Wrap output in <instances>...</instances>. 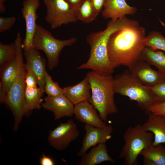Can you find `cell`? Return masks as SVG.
<instances>
[{
    "label": "cell",
    "instance_id": "1",
    "mask_svg": "<svg viewBox=\"0 0 165 165\" xmlns=\"http://www.w3.org/2000/svg\"><path fill=\"white\" fill-rule=\"evenodd\" d=\"M138 26L137 21L125 16L116 20H111L103 30L90 33L86 38L90 49L89 57L86 62L77 69H90L103 75H112L115 68L109 59L107 49L110 36L118 31Z\"/></svg>",
    "mask_w": 165,
    "mask_h": 165
},
{
    "label": "cell",
    "instance_id": "2",
    "mask_svg": "<svg viewBox=\"0 0 165 165\" xmlns=\"http://www.w3.org/2000/svg\"><path fill=\"white\" fill-rule=\"evenodd\" d=\"M145 29L140 26L116 31L110 36L108 44L109 59L115 68L120 66L128 70L140 60L146 47Z\"/></svg>",
    "mask_w": 165,
    "mask_h": 165
},
{
    "label": "cell",
    "instance_id": "3",
    "mask_svg": "<svg viewBox=\"0 0 165 165\" xmlns=\"http://www.w3.org/2000/svg\"><path fill=\"white\" fill-rule=\"evenodd\" d=\"M86 76L92 93L89 102L98 111L102 120L105 122L108 116L118 112L114 100V77L112 75H103L92 71L87 73Z\"/></svg>",
    "mask_w": 165,
    "mask_h": 165
},
{
    "label": "cell",
    "instance_id": "4",
    "mask_svg": "<svg viewBox=\"0 0 165 165\" xmlns=\"http://www.w3.org/2000/svg\"><path fill=\"white\" fill-rule=\"evenodd\" d=\"M115 94L128 97L136 101L138 106L147 115L151 114L150 107L155 103L149 87L141 83L128 69L113 78Z\"/></svg>",
    "mask_w": 165,
    "mask_h": 165
},
{
    "label": "cell",
    "instance_id": "5",
    "mask_svg": "<svg viewBox=\"0 0 165 165\" xmlns=\"http://www.w3.org/2000/svg\"><path fill=\"white\" fill-rule=\"evenodd\" d=\"M16 54L18 60V68L16 76L8 92L5 104L13 114L14 118L13 130L16 131L22 119L25 116V91L26 69L23 58L22 43H15Z\"/></svg>",
    "mask_w": 165,
    "mask_h": 165
},
{
    "label": "cell",
    "instance_id": "6",
    "mask_svg": "<svg viewBox=\"0 0 165 165\" xmlns=\"http://www.w3.org/2000/svg\"><path fill=\"white\" fill-rule=\"evenodd\" d=\"M125 144L118 158L124 159L125 165H138V157L144 149L152 145L153 133L145 130L142 125L129 127L123 136Z\"/></svg>",
    "mask_w": 165,
    "mask_h": 165
},
{
    "label": "cell",
    "instance_id": "7",
    "mask_svg": "<svg viewBox=\"0 0 165 165\" xmlns=\"http://www.w3.org/2000/svg\"><path fill=\"white\" fill-rule=\"evenodd\" d=\"M76 40L75 37L64 40L57 39L48 30L37 24L32 44L34 48L44 52L47 58L49 70L50 71L58 65L59 55L63 48L72 46Z\"/></svg>",
    "mask_w": 165,
    "mask_h": 165
},
{
    "label": "cell",
    "instance_id": "8",
    "mask_svg": "<svg viewBox=\"0 0 165 165\" xmlns=\"http://www.w3.org/2000/svg\"><path fill=\"white\" fill-rule=\"evenodd\" d=\"M43 2L46 9L45 19L51 29L78 21L76 11L67 0H43Z\"/></svg>",
    "mask_w": 165,
    "mask_h": 165
},
{
    "label": "cell",
    "instance_id": "9",
    "mask_svg": "<svg viewBox=\"0 0 165 165\" xmlns=\"http://www.w3.org/2000/svg\"><path fill=\"white\" fill-rule=\"evenodd\" d=\"M76 124L72 119L64 123H61L53 130L50 131L48 141L50 145L57 150L67 148L71 143L79 135Z\"/></svg>",
    "mask_w": 165,
    "mask_h": 165
},
{
    "label": "cell",
    "instance_id": "10",
    "mask_svg": "<svg viewBox=\"0 0 165 165\" xmlns=\"http://www.w3.org/2000/svg\"><path fill=\"white\" fill-rule=\"evenodd\" d=\"M40 0H24L21 9L22 16L24 19L26 26L25 38L22 42L24 52L33 48L32 41L37 24L38 16L37 11L39 7Z\"/></svg>",
    "mask_w": 165,
    "mask_h": 165
},
{
    "label": "cell",
    "instance_id": "11",
    "mask_svg": "<svg viewBox=\"0 0 165 165\" xmlns=\"http://www.w3.org/2000/svg\"><path fill=\"white\" fill-rule=\"evenodd\" d=\"M84 129L86 134L82 140V147L77 153L78 156L80 157L85 154L91 147L105 143L111 138L113 130V127L111 125L99 128L85 124Z\"/></svg>",
    "mask_w": 165,
    "mask_h": 165
},
{
    "label": "cell",
    "instance_id": "12",
    "mask_svg": "<svg viewBox=\"0 0 165 165\" xmlns=\"http://www.w3.org/2000/svg\"><path fill=\"white\" fill-rule=\"evenodd\" d=\"M129 70L141 83L148 87L165 82V74L153 70L150 64L143 61L136 62Z\"/></svg>",
    "mask_w": 165,
    "mask_h": 165
},
{
    "label": "cell",
    "instance_id": "13",
    "mask_svg": "<svg viewBox=\"0 0 165 165\" xmlns=\"http://www.w3.org/2000/svg\"><path fill=\"white\" fill-rule=\"evenodd\" d=\"M42 107L52 112L55 120L74 115V105L64 95L57 96H47Z\"/></svg>",
    "mask_w": 165,
    "mask_h": 165
},
{
    "label": "cell",
    "instance_id": "14",
    "mask_svg": "<svg viewBox=\"0 0 165 165\" xmlns=\"http://www.w3.org/2000/svg\"><path fill=\"white\" fill-rule=\"evenodd\" d=\"M24 54L26 60L25 64V69L31 70L35 75L38 85L43 93L45 92V76L46 61L39 52L34 48L30 49Z\"/></svg>",
    "mask_w": 165,
    "mask_h": 165
},
{
    "label": "cell",
    "instance_id": "15",
    "mask_svg": "<svg viewBox=\"0 0 165 165\" xmlns=\"http://www.w3.org/2000/svg\"><path fill=\"white\" fill-rule=\"evenodd\" d=\"M96 110L89 101H85L74 105V115L77 120L85 124L99 128L105 127L107 125Z\"/></svg>",
    "mask_w": 165,
    "mask_h": 165
},
{
    "label": "cell",
    "instance_id": "16",
    "mask_svg": "<svg viewBox=\"0 0 165 165\" xmlns=\"http://www.w3.org/2000/svg\"><path fill=\"white\" fill-rule=\"evenodd\" d=\"M103 9L102 16L112 20L126 15H133L137 10L136 7L129 5L125 0H107Z\"/></svg>",
    "mask_w": 165,
    "mask_h": 165
},
{
    "label": "cell",
    "instance_id": "17",
    "mask_svg": "<svg viewBox=\"0 0 165 165\" xmlns=\"http://www.w3.org/2000/svg\"><path fill=\"white\" fill-rule=\"evenodd\" d=\"M148 116L142 126L145 130L153 133L152 145L165 144V116L152 113Z\"/></svg>",
    "mask_w": 165,
    "mask_h": 165
},
{
    "label": "cell",
    "instance_id": "18",
    "mask_svg": "<svg viewBox=\"0 0 165 165\" xmlns=\"http://www.w3.org/2000/svg\"><path fill=\"white\" fill-rule=\"evenodd\" d=\"M63 89L64 94L74 105L83 102L89 101L90 99V87L86 76L78 84Z\"/></svg>",
    "mask_w": 165,
    "mask_h": 165
},
{
    "label": "cell",
    "instance_id": "19",
    "mask_svg": "<svg viewBox=\"0 0 165 165\" xmlns=\"http://www.w3.org/2000/svg\"><path fill=\"white\" fill-rule=\"evenodd\" d=\"M18 68V60L16 54L14 60L0 68V94L2 96H7L16 76Z\"/></svg>",
    "mask_w": 165,
    "mask_h": 165
},
{
    "label": "cell",
    "instance_id": "20",
    "mask_svg": "<svg viewBox=\"0 0 165 165\" xmlns=\"http://www.w3.org/2000/svg\"><path fill=\"white\" fill-rule=\"evenodd\" d=\"M79 165H96L105 161L114 163L108 153L105 143L97 145L81 157Z\"/></svg>",
    "mask_w": 165,
    "mask_h": 165
},
{
    "label": "cell",
    "instance_id": "21",
    "mask_svg": "<svg viewBox=\"0 0 165 165\" xmlns=\"http://www.w3.org/2000/svg\"><path fill=\"white\" fill-rule=\"evenodd\" d=\"M38 87L31 88L26 86L25 91V116L28 115L34 109H39L42 107L43 95Z\"/></svg>",
    "mask_w": 165,
    "mask_h": 165
},
{
    "label": "cell",
    "instance_id": "22",
    "mask_svg": "<svg viewBox=\"0 0 165 165\" xmlns=\"http://www.w3.org/2000/svg\"><path fill=\"white\" fill-rule=\"evenodd\" d=\"M140 60L155 66L159 71L165 74V53L164 52L146 47L141 54Z\"/></svg>",
    "mask_w": 165,
    "mask_h": 165
},
{
    "label": "cell",
    "instance_id": "23",
    "mask_svg": "<svg viewBox=\"0 0 165 165\" xmlns=\"http://www.w3.org/2000/svg\"><path fill=\"white\" fill-rule=\"evenodd\" d=\"M140 154L144 159L151 161L154 165H165V147L161 144L148 147Z\"/></svg>",
    "mask_w": 165,
    "mask_h": 165
},
{
    "label": "cell",
    "instance_id": "24",
    "mask_svg": "<svg viewBox=\"0 0 165 165\" xmlns=\"http://www.w3.org/2000/svg\"><path fill=\"white\" fill-rule=\"evenodd\" d=\"M76 12L78 20L85 23L94 21L98 15L94 9L90 0H84Z\"/></svg>",
    "mask_w": 165,
    "mask_h": 165
},
{
    "label": "cell",
    "instance_id": "25",
    "mask_svg": "<svg viewBox=\"0 0 165 165\" xmlns=\"http://www.w3.org/2000/svg\"><path fill=\"white\" fill-rule=\"evenodd\" d=\"M16 56L14 42L8 44L0 42V68L14 60Z\"/></svg>",
    "mask_w": 165,
    "mask_h": 165
},
{
    "label": "cell",
    "instance_id": "26",
    "mask_svg": "<svg viewBox=\"0 0 165 165\" xmlns=\"http://www.w3.org/2000/svg\"><path fill=\"white\" fill-rule=\"evenodd\" d=\"M145 44L146 47L165 52V37L159 31L150 32L146 36Z\"/></svg>",
    "mask_w": 165,
    "mask_h": 165
},
{
    "label": "cell",
    "instance_id": "27",
    "mask_svg": "<svg viewBox=\"0 0 165 165\" xmlns=\"http://www.w3.org/2000/svg\"><path fill=\"white\" fill-rule=\"evenodd\" d=\"M44 92L49 96H57L64 94V90L58 83L54 81L46 71L45 76Z\"/></svg>",
    "mask_w": 165,
    "mask_h": 165
},
{
    "label": "cell",
    "instance_id": "28",
    "mask_svg": "<svg viewBox=\"0 0 165 165\" xmlns=\"http://www.w3.org/2000/svg\"><path fill=\"white\" fill-rule=\"evenodd\" d=\"M149 87L155 103L165 101V82Z\"/></svg>",
    "mask_w": 165,
    "mask_h": 165
},
{
    "label": "cell",
    "instance_id": "29",
    "mask_svg": "<svg viewBox=\"0 0 165 165\" xmlns=\"http://www.w3.org/2000/svg\"><path fill=\"white\" fill-rule=\"evenodd\" d=\"M16 21V18L13 16L0 17V32L2 33L10 29Z\"/></svg>",
    "mask_w": 165,
    "mask_h": 165
},
{
    "label": "cell",
    "instance_id": "30",
    "mask_svg": "<svg viewBox=\"0 0 165 165\" xmlns=\"http://www.w3.org/2000/svg\"><path fill=\"white\" fill-rule=\"evenodd\" d=\"M25 80L26 86L31 88L38 87V81L36 77L31 70H26Z\"/></svg>",
    "mask_w": 165,
    "mask_h": 165
},
{
    "label": "cell",
    "instance_id": "31",
    "mask_svg": "<svg viewBox=\"0 0 165 165\" xmlns=\"http://www.w3.org/2000/svg\"><path fill=\"white\" fill-rule=\"evenodd\" d=\"M151 113L165 116V101L154 104L150 108Z\"/></svg>",
    "mask_w": 165,
    "mask_h": 165
},
{
    "label": "cell",
    "instance_id": "32",
    "mask_svg": "<svg viewBox=\"0 0 165 165\" xmlns=\"http://www.w3.org/2000/svg\"><path fill=\"white\" fill-rule=\"evenodd\" d=\"M107 0H90L94 9L98 15L103 8Z\"/></svg>",
    "mask_w": 165,
    "mask_h": 165
},
{
    "label": "cell",
    "instance_id": "33",
    "mask_svg": "<svg viewBox=\"0 0 165 165\" xmlns=\"http://www.w3.org/2000/svg\"><path fill=\"white\" fill-rule=\"evenodd\" d=\"M41 165H54L55 164L53 159L50 156L42 154L40 159Z\"/></svg>",
    "mask_w": 165,
    "mask_h": 165
},
{
    "label": "cell",
    "instance_id": "34",
    "mask_svg": "<svg viewBox=\"0 0 165 165\" xmlns=\"http://www.w3.org/2000/svg\"><path fill=\"white\" fill-rule=\"evenodd\" d=\"M72 7L76 11L84 0H67Z\"/></svg>",
    "mask_w": 165,
    "mask_h": 165
},
{
    "label": "cell",
    "instance_id": "35",
    "mask_svg": "<svg viewBox=\"0 0 165 165\" xmlns=\"http://www.w3.org/2000/svg\"><path fill=\"white\" fill-rule=\"evenodd\" d=\"M6 0H0V13H4L6 10V8L5 4Z\"/></svg>",
    "mask_w": 165,
    "mask_h": 165
},
{
    "label": "cell",
    "instance_id": "36",
    "mask_svg": "<svg viewBox=\"0 0 165 165\" xmlns=\"http://www.w3.org/2000/svg\"><path fill=\"white\" fill-rule=\"evenodd\" d=\"M157 0V1H159V0Z\"/></svg>",
    "mask_w": 165,
    "mask_h": 165
}]
</instances>
